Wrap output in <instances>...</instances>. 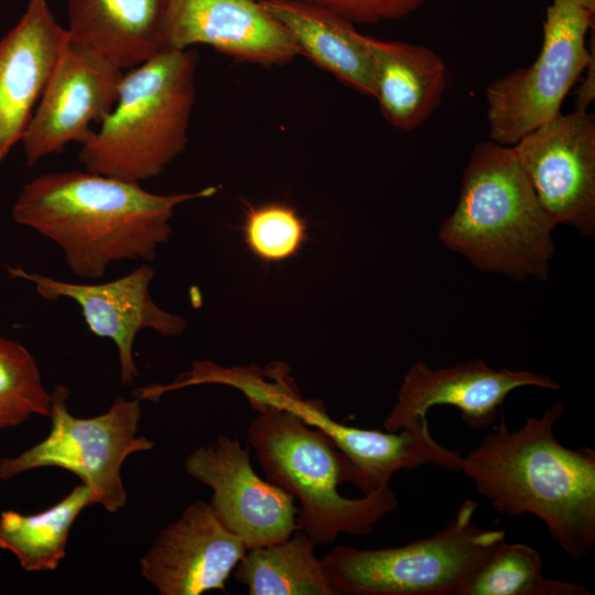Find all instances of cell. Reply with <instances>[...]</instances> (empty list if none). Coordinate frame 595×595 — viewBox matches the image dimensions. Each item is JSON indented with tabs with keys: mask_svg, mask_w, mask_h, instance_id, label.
Segmentation results:
<instances>
[{
	"mask_svg": "<svg viewBox=\"0 0 595 595\" xmlns=\"http://www.w3.org/2000/svg\"><path fill=\"white\" fill-rule=\"evenodd\" d=\"M197 54L163 50L123 73L117 101L80 144L85 170L140 183L185 149L195 102Z\"/></svg>",
	"mask_w": 595,
	"mask_h": 595,
	"instance_id": "277c9868",
	"label": "cell"
},
{
	"mask_svg": "<svg viewBox=\"0 0 595 595\" xmlns=\"http://www.w3.org/2000/svg\"><path fill=\"white\" fill-rule=\"evenodd\" d=\"M165 50L208 45L235 60L281 66L299 55L282 25L258 0H164Z\"/></svg>",
	"mask_w": 595,
	"mask_h": 595,
	"instance_id": "9a60e30c",
	"label": "cell"
},
{
	"mask_svg": "<svg viewBox=\"0 0 595 595\" xmlns=\"http://www.w3.org/2000/svg\"><path fill=\"white\" fill-rule=\"evenodd\" d=\"M477 508L464 500L444 528L404 545L335 547L322 559L335 595H458L506 538L474 522Z\"/></svg>",
	"mask_w": 595,
	"mask_h": 595,
	"instance_id": "8992f818",
	"label": "cell"
},
{
	"mask_svg": "<svg viewBox=\"0 0 595 595\" xmlns=\"http://www.w3.org/2000/svg\"><path fill=\"white\" fill-rule=\"evenodd\" d=\"M553 221L595 231V117L558 113L511 145Z\"/></svg>",
	"mask_w": 595,
	"mask_h": 595,
	"instance_id": "9c48e42d",
	"label": "cell"
},
{
	"mask_svg": "<svg viewBox=\"0 0 595 595\" xmlns=\"http://www.w3.org/2000/svg\"><path fill=\"white\" fill-rule=\"evenodd\" d=\"M219 383L241 391L258 412L269 408L284 409L298 396L299 388L282 363L262 370L256 365L221 367L210 360H196L188 371L167 385L153 383L134 390L139 400L158 401L164 393L191 386Z\"/></svg>",
	"mask_w": 595,
	"mask_h": 595,
	"instance_id": "603a6c76",
	"label": "cell"
},
{
	"mask_svg": "<svg viewBox=\"0 0 595 595\" xmlns=\"http://www.w3.org/2000/svg\"><path fill=\"white\" fill-rule=\"evenodd\" d=\"M123 73L68 41L21 139L28 165L83 144L112 110Z\"/></svg>",
	"mask_w": 595,
	"mask_h": 595,
	"instance_id": "8fae6325",
	"label": "cell"
},
{
	"mask_svg": "<svg viewBox=\"0 0 595 595\" xmlns=\"http://www.w3.org/2000/svg\"><path fill=\"white\" fill-rule=\"evenodd\" d=\"M68 398L67 386L54 387L47 436L19 455L1 457L0 479L42 467L63 468L89 487L95 504L117 512L127 501L121 476L125 461L154 446L152 440L137 434L141 400L117 397L105 413L78 418L69 412Z\"/></svg>",
	"mask_w": 595,
	"mask_h": 595,
	"instance_id": "52a82bcc",
	"label": "cell"
},
{
	"mask_svg": "<svg viewBox=\"0 0 595 595\" xmlns=\"http://www.w3.org/2000/svg\"><path fill=\"white\" fill-rule=\"evenodd\" d=\"M354 23H377L408 17L428 0H309Z\"/></svg>",
	"mask_w": 595,
	"mask_h": 595,
	"instance_id": "4316f807",
	"label": "cell"
},
{
	"mask_svg": "<svg viewBox=\"0 0 595 595\" xmlns=\"http://www.w3.org/2000/svg\"><path fill=\"white\" fill-rule=\"evenodd\" d=\"M68 41L47 0H29L0 40V165L21 142Z\"/></svg>",
	"mask_w": 595,
	"mask_h": 595,
	"instance_id": "2e32d148",
	"label": "cell"
},
{
	"mask_svg": "<svg viewBox=\"0 0 595 595\" xmlns=\"http://www.w3.org/2000/svg\"><path fill=\"white\" fill-rule=\"evenodd\" d=\"M248 439L267 480L298 499L296 530L317 545L342 533L367 536L399 508L390 486L360 498L342 496L343 457L325 433L288 409L269 408L253 419Z\"/></svg>",
	"mask_w": 595,
	"mask_h": 595,
	"instance_id": "5b68a950",
	"label": "cell"
},
{
	"mask_svg": "<svg viewBox=\"0 0 595 595\" xmlns=\"http://www.w3.org/2000/svg\"><path fill=\"white\" fill-rule=\"evenodd\" d=\"M282 25L299 55L368 96H372V64L365 42L351 22L309 0H260Z\"/></svg>",
	"mask_w": 595,
	"mask_h": 595,
	"instance_id": "ffe728a7",
	"label": "cell"
},
{
	"mask_svg": "<svg viewBox=\"0 0 595 595\" xmlns=\"http://www.w3.org/2000/svg\"><path fill=\"white\" fill-rule=\"evenodd\" d=\"M589 12L595 13V0H578Z\"/></svg>",
	"mask_w": 595,
	"mask_h": 595,
	"instance_id": "f1b7e54d",
	"label": "cell"
},
{
	"mask_svg": "<svg viewBox=\"0 0 595 595\" xmlns=\"http://www.w3.org/2000/svg\"><path fill=\"white\" fill-rule=\"evenodd\" d=\"M11 277L29 281L44 300L67 298L82 310L88 329L111 339L118 350L120 380L131 386L139 371L133 344L142 329H153L166 337L180 336L186 320L160 309L150 295L154 270L147 263L123 277L102 283H78L54 279L21 267H8Z\"/></svg>",
	"mask_w": 595,
	"mask_h": 595,
	"instance_id": "7c38bea8",
	"label": "cell"
},
{
	"mask_svg": "<svg viewBox=\"0 0 595 595\" xmlns=\"http://www.w3.org/2000/svg\"><path fill=\"white\" fill-rule=\"evenodd\" d=\"M185 470L212 488L215 515L247 550L274 544L296 531L294 497L256 474L250 451L238 439L219 435L214 444L194 450Z\"/></svg>",
	"mask_w": 595,
	"mask_h": 595,
	"instance_id": "30bf717a",
	"label": "cell"
},
{
	"mask_svg": "<svg viewBox=\"0 0 595 595\" xmlns=\"http://www.w3.org/2000/svg\"><path fill=\"white\" fill-rule=\"evenodd\" d=\"M316 547L296 530L285 540L248 550L234 575L250 595H335Z\"/></svg>",
	"mask_w": 595,
	"mask_h": 595,
	"instance_id": "44dd1931",
	"label": "cell"
},
{
	"mask_svg": "<svg viewBox=\"0 0 595 595\" xmlns=\"http://www.w3.org/2000/svg\"><path fill=\"white\" fill-rule=\"evenodd\" d=\"M242 232L253 256L264 263H277L301 250L307 239V224L292 206L271 202L247 209Z\"/></svg>",
	"mask_w": 595,
	"mask_h": 595,
	"instance_id": "484cf974",
	"label": "cell"
},
{
	"mask_svg": "<svg viewBox=\"0 0 595 595\" xmlns=\"http://www.w3.org/2000/svg\"><path fill=\"white\" fill-rule=\"evenodd\" d=\"M288 410L327 435L343 457L344 483L369 494L390 485L394 473L433 463L455 470L458 452L440 445L429 424L398 432H381L339 423L317 399H294Z\"/></svg>",
	"mask_w": 595,
	"mask_h": 595,
	"instance_id": "e0dca14e",
	"label": "cell"
},
{
	"mask_svg": "<svg viewBox=\"0 0 595 595\" xmlns=\"http://www.w3.org/2000/svg\"><path fill=\"white\" fill-rule=\"evenodd\" d=\"M217 192L155 194L140 183L87 170L44 173L13 203L15 223L55 242L71 271L96 280L118 261H152L172 234L175 208Z\"/></svg>",
	"mask_w": 595,
	"mask_h": 595,
	"instance_id": "6da1fadb",
	"label": "cell"
},
{
	"mask_svg": "<svg viewBox=\"0 0 595 595\" xmlns=\"http://www.w3.org/2000/svg\"><path fill=\"white\" fill-rule=\"evenodd\" d=\"M164 0H68L69 42L122 72L165 50Z\"/></svg>",
	"mask_w": 595,
	"mask_h": 595,
	"instance_id": "ac0fdd59",
	"label": "cell"
},
{
	"mask_svg": "<svg viewBox=\"0 0 595 595\" xmlns=\"http://www.w3.org/2000/svg\"><path fill=\"white\" fill-rule=\"evenodd\" d=\"M372 64V97L385 119L410 131L422 125L442 100L446 66L440 55L416 44L365 35Z\"/></svg>",
	"mask_w": 595,
	"mask_h": 595,
	"instance_id": "d6986e66",
	"label": "cell"
},
{
	"mask_svg": "<svg viewBox=\"0 0 595 595\" xmlns=\"http://www.w3.org/2000/svg\"><path fill=\"white\" fill-rule=\"evenodd\" d=\"M521 387L560 389L549 376L507 368L496 370L483 360L441 369L416 361L405 374L383 428L389 432L416 429L428 424L431 408L452 405L461 411L467 426L482 430L495 422L506 398Z\"/></svg>",
	"mask_w": 595,
	"mask_h": 595,
	"instance_id": "4fadbf2b",
	"label": "cell"
},
{
	"mask_svg": "<svg viewBox=\"0 0 595 595\" xmlns=\"http://www.w3.org/2000/svg\"><path fill=\"white\" fill-rule=\"evenodd\" d=\"M51 393L33 355L21 343L0 336V429L22 424L32 414L48 416Z\"/></svg>",
	"mask_w": 595,
	"mask_h": 595,
	"instance_id": "d4e9b609",
	"label": "cell"
},
{
	"mask_svg": "<svg viewBox=\"0 0 595 595\" xmlns=\"http://www.w3.org/2000/svg\"><path fill=\"white\" fill-rule=\"evenodd\" d=\"M576 582L543 576L538 550L501 541L458 595H589Z\"/></svg>",
	"mask_w": 595,
	"mask_h": 595,
	"instance_id": "cb8c5ba5",
	"label": "cell"
},
{
	"mask_svg": "<svg viewBox=\"0 0 595 595\" xmlns=\"http://www.w3.org/2000/svg\"><path fill=\"white\" fill-rule=\"evenodd\" d=\"M583 74L585 76L576 94L575 109L588 110V106L593 101L595 95L594 57L592 58Z\"/></svg>",
	"mask_w": 595,
	"mask_h": 595,
	"instance_id": "83f0119b",
	"label": "cell"
},
{
	"mask_svg": "<svg viewBox=\"0 0 595 595\" xmlns=\"http://www.w3.org/2000/svg\"><path fill=\"white\" fill-rule=\"evenodd\" d=\"M247 551L210 504L196 500L161 530L140 560L141 575L161 595L226 593L229 575Z\"/></svg>",
	"mask_w": 595,
	"mask_h": 595,
	"instance_id": "5bb4252c",
	"label": "cell"
},
{
	"mask_svg": "<svg viewBox=\"0 0 595 595\" xmlns=\"http://www.w3.org/2000/svg\"><path fill=\"white\" fill-rule=\"evenodd\" d=\"M94 504L89 487L82 483L37 513L2 511L0 549L11 552L25 571H54L65 558L73 523L87 506Z\"/></svg>",
	"mask_w": 595,
	"mask_h": 595,
	"instance_id": "7402d4cb",
	"label": "cell"
},
{
	"mask_svg": "<svg viewBox=\"0 0 595 595\" xmlns=\"http://www.w3.org/2000/svg\"><path fill=\"white\" fill-rule=\"evenodd\" d=\"M564 409V401L553 403L513 431L501 416L477 447L459 454L455 470L468 477L498 513L537 517L553 542L578 563L595 544V450L570 448L558 441L554 426Z\"/></svg>",
	"mask_w": 595,
	"mask_h": 595,
	"instance_id": "7a4b0ae2",
	"label": "cell"
},
{
	"mask_svg": "<svg viewBox=\"0 0 595 595\" xmlns=\"http://www.w3.org/2000/svg\"><path fill=\"white\" fill-rule=\"evenodd\" d=\"M555 226L513 148L491 140L474 147L457 204L441 225L439 238L482 271L517 281L545 280Z\"/></svg>",
	"mask_w": 595,
	"mask_h": 595,
	"instance_id": "3957f363",
	"label": "cell"
},
{
	"mask_svg": "<svg viewBox=\"0 0 595 595\" xmlns=\"http://www.w3.org/2000/svg\"><path fill=\"white\" fill-rule=\"evenodd\" d=\"M594 14L578 0H552L543 22V39L534 62L486 88L487 119L493 141L513 145L561 112V106L594 57L586 35Z\"/></svg>",
	"mask_w": 595,
	"mask_h": 595,
	"instance_id": "ba28073f",
	"label": "cell"
}]
</instances>
